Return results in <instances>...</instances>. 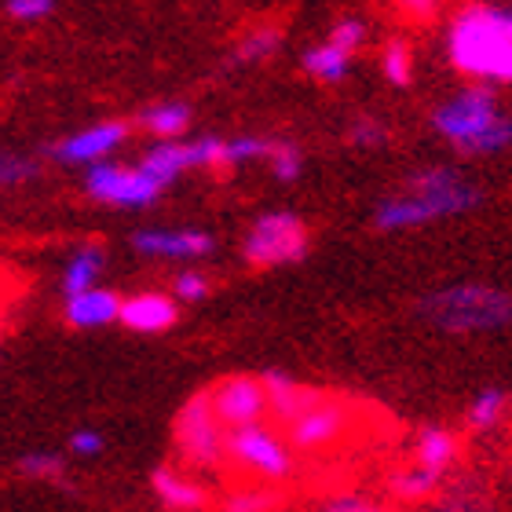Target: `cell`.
<instances>
[{
  "instance_id": "6da1fadb",
  "label": "cell",
  "mask_w": 512,
  "mask_h": 512,
  "mask_svg": "<svg viewBox=\"0 0 512 512\" xmlns=\"http://www.w3.org/2000/svg\"><path fill=\"white\" fill-rule=\"evenodd\" d=\"M483 202V191L472 180H465L450 165H425L410 172V180L399 194H388L374 209V227L392 231H414V227L439 224L450 216H465Z\"/></svg>"
},
{
  "instance_id": "7a4b0ae2",
  "label": "cell",
  "mask_w": 512,
  "mask_h": 512,
  "mask_svg": "<svg viewBox=\"0 0 512 512\" xmlns=\"http://www.w3.org/2000/svg\"><path fill=\"white\" fill-rule=\"evenodd\" d=\"M454 70L480 85H512V8L472 4L458 11L447 33Z\"/></svg>"
},
{
  "instance_id": "3957f363",
  "label": "cell",
  "mask_w": 512,
  "mask_h": 512,
  "mask_svg": "<svg viewBox=\"0 0 512 512\" xmlns=\"http://www.w3.org/2000/svg\"><path fill=\"white\" fill-rule=\"evenodd\" d=\"M432 128L450 147L472 158L502 154L512 147V118L487 85L461 88L458 96L432 110Z\"/></svg>"
},
{
  "instance_id": "277c9868",
  "label": "cell",
  "mask_w": 512,
  "mask_h": 512,
  "mask_svg": "<svg viewBox=\"0 0 512 512\" xmlns=\"http://www.w3.org/2000/svg\"><path fill=\"white\" fill-rule=\"evenodd\" d=\"M417 311L443 333H494L512 326V293L487 282H454L428 293Z\"/></svg>"
},
{
  "instance_id": "5b68a950",
  "label": "cell",
  "mask_w": 512,
  "mask_h": 512,
  "mask_svg": "<svg viewBox=\"0 0 512 512\" xmlns=\"http://www.w3.org/2000/svg\"><path fill=\"white\" fill-rule=\"evenodd\" d=\"M297 450L289 447V439L271 425H246L227 432V461H235L238 469L256 476L264 483H282L297 469Z\"/></svg>"
},
{
  "instance_id": "8992f818",
  "label": "cell",
  "mask_w": 512,
  "mask_h": 512,
  "mask_svg": "<svg viewBox=\"0 0 512 512\" xmlns=\"http://www.w3.org/2000/svg\"><path fill=\"white\" fill-rule=\"evenodd\" d=\"M311 249L308 224L300 220L297 213H264L256 216V224L246 231V242H242V256H246L249 267H286L300 264Z\"/></svg>"
},
{
  "instance_id": "52a82bcc",
  "label": "cell",
  "mask_w": 512,
  "mask_h": 512,
  "mask_svg": "<svg viewBox=\"0 0 512 512\" xmlns=\"http://www.w3.org/2000/svg\"><path fill=\"white\" fill-rule=\"evenodd\" d=\"M176 447L191 469L213 472L227 461V428L216 421L209 392L187 399L176 414Z\"/></svg>"
},
{
  "instance_id": "ba28073f",
  "label": "cell",
  "mask_w": 512,
  "mask_h": 512,
  "mask_svg": "<svg viewBox=\"0 0 512 512\" xmlns=\"http://www.w3.org/2000/svg\"><path fill=\"white\" fill-rule=\"evenodd\" d=\"M165 191V183L154 180L143 165H118V161H99L85 172V194L92 202L114 205V209H147Z\"/></svg>"
},
{
  "instance_id": "9c48e42d",
  "label": "cell",
  "mask_w": 512,
  "mask_h": 512,
  "mask_svg": "<svg viewBox=\"0 0 512 512\" xmlns=\"http://www.w3.org/2000/svg\"><path fill=\"white\" fill-rule=\"evenodd\" d=\"M348 432V410L337 399L311 395L308 406L286 421V439L293 450H326Z\"/></svg>"
},
{
  "instance_id": "30bf717a",
  "label": "cell",
  "mask_w": 512,
  "mask_h": 512,
  "mask_svg": "<svg viewBox=\"0 0 512 512\" xmlns=\"http://www.w3.org/2000/svg\"><path fill=\"white\" fill-rule=\"evenodd\" d=\"M209 406H213L216 421H220L227 432H235V428L260 425V421H264L267 392H264V384H260V377L238 374V377L220 381L216 388H209Z\"/></svg>"
},
{
  "instance_id": "8fae6325",
  "label": "cell",
  "mask_w": 512,
  "mask_h": 512,
  "mask_svg": "<svg viewBox=\"0 0 512 512\" xmlns=\"http://www.w3.org/2000/svg\"><path fill=\"white\" fill-rule=\"evenodd\" d=\"M132 249L147 260H202L213 253V235L198 227H147L132 235Z\"/></svg>"
},
{
  "instance_id": "7c38bea8",
  "label": "cell",
  "mask_w": 512,
  "mask_h": 512,
  "mask_svg": "<svg viewBox=\"0 0 512 512\" xmlns=\"http://www.w3.org/2000/svg\"><path fill=\"white\" fill-rule=\"evenodd\" d=\"M128 139L125 121H99V125H88L74 136H66L55 143V158L63 165H99V161H110V154Z\"/></svg>"
},
{
  "instance_id": "4fadbf2b",
  "label": "cell",
  "mask_w": 512,
  "mask_h": 512,
  "mask_svg": "<svg viewBox=\"0 0 512 512\" xmlns=\"http://www.w3.org/2000/svg\"><path fill=\"white\" fill-rule=\"evenodd\" d=\"M180 319V304L169 293H136V297L121 300L118 322L132 333H165Z\"/></svg>"
},
{
  "instance_id": "5bb4252c",
  "label": "cell",
  "mask_w": 512,
  "mask_h": 512,
  "mask_svg": "<svg viewBox=\"0 0 512 512\" xmlns=\"http://www.w3.org/2000/svg\"><path fill=\"white\" fill-rule=\"evenodd\" d=\"M63 315L74 330H103V326H110V322H118L121 297L114 293V289H103V286L85 289V293L66 297Z\"/></svg>"
},
{
  "instance_id": "9a60e30c",
  "label": "cell",
  "mask_w": 512,
  "mask_h": 512,
  "mask_svg": "<svg viewBox=\"0 0 512 512\" xmlns=\"http://www.w3.org/2000/svg\"><path fill=\"white\" fill-rule=\"evenodd\" d=\"M154 483V494L161 498V505H169L176 512H198L209 498H205V487L191 476H183L176 469H158L150 476Z\"/></svg>"
},
{
  "instance_id": "2e32d148",
  "label": "cell",
  "mask_w": 512,
  "mask_h": 512,
  "mask_svg": "<svg viewBox=\"0 0 512 512\" xmlns=\"http://www.w3.org/2000/svg\"><path fill=\"white\" fill-rule=\"evenodd\" d=\"M260 384H264V392H267V414H275L282 425L297 414L300 406H308L311 395H315V392H308L304 384L293 381L289 374H278V370L260 377Z\"/></svg>"
},
{
  "instance_id": "e0dca14e",
  "label": "cell",
  "mask_w": 512,
  "mask_h": 512,
  "mask_svg": "<svg viewBox=\"0 0 512 512\" xmlns=\"http://www.w3.org/2000/svg\"><path fill=\"white\" fill-rule=\"evenodd\" d=\"M103 267H107V253L99 246H81L70 253L63 267V293L66 297H74V293H85V289H96L99 286V275H103Z\"/></svg>"
},
{
  "instance_id": "ac0fdd59",
  "label": "cell",
  "mask_w": 512,
  "mask_h": 512,
  "mask_svg": "<svg viewBox=\"0 0 512 512\" xmlns=\"http://www.w3.org/2000/svg\"><path fill=\"white\" fill-rule=\"evenodd\" d=\"M139 125L143 132L158 139V143H169V139H183V132L191 128V107L187 103H154L139 114Z\"/></svg>"
},
{
  "instance_id": "d6986e66",
  "label": "cell",
  "mask_w": 512,
  "mask_h": 512,
  "mask_svg": "<svg viewBox=\"0 0 512 512\" xmlns=\"http://www.w3.org/2000/svg\"><path fill=\"white\" fill-rule=\"evenodd\" d=\"M352 59L355 55L341 52L337 44L322 41L304 52V70H308L315 81H322V85H341L344 77L352 74Z\"/></svg>"
},
{
  "instance_id": "ffe728a7",
  "label": "cell",
  "mask_w": 512,
  "mask_h": 512,
  "mask_svg": "<svg viewBox=\"0 0 512 512\" xmlns=\"http://www.w3.org/2000/svg\"><path fill=\"white\" fill-rule=\"evenodd\" d=\"M417 465H425L432 472H443L458 461V436L450 432V428H425L421 436H417Z\"/></svg>"
},
{
  "instance_id": "44dd1931",
  "label": "cell",
  "mask_w": 512,
  "mask_h": 512,
  "mask_svg": "<svg viewBox=\"0 0 512 512\" xmlns=\"http://www.w3.org/2000/svg\"><path fill=\"white\" fill-rule=\"evenodd\" d=\"M439 472H432V469H425V465H410V469H403V472H395L392 476V494L395 498H403V502H425V498H432L436 494V487H439Z\"/></svg>"
},
{
  "instance_id": "7402d4cb",
  "label": "cell",
  "mask_w": 512,
  "mask_h": 512,
  "mask_svg": "<svg viewBox=\"0 0 512 512\" xmlns=\"http://www.w3.org/2000/svg\"><path fill=\"white\" fill-rule=\"evenodd\" d=\"M278 48H282V33L275 26H256L235 48V59L238 63H267L271 55H278Z\"/></svg>"
},
{
  "instance_id": "603a6c76",
  "label": "cell",
  "mask_w": 512,
  "mask_h": 512,
  "mask_svg": "<svg viewBox=\"0 0 512 512\" xmlns=\"http://www.w3.org/2000/svg\"><path fill=\"white\" fill-rule=\"evenodd\" d=\"M267 165H271V176H275L278 183H297L300 172H304V154H300L293 143H286V139H271Z\"/></svg>"
},
{
  "instance_id": "cb8c5ba5",
  "label": "cell",
  "mask_w": 512,
  "mask_h": 512,
  "mask_svg": "<svg viewBox=\"0 0 512 512\" xmlns=\"http://www.w3.org/2000/svg\"><path fill=\"white\" fill-rule=\"evenodd\" d=\"M505 406H509V399H505L502 388H487V392H480L469 403V425L476 428V432H487V428H494L502 421Z\"/></svg>"
},
{
  "instance_id": "d4e9b609",
  "label": "cell",
  "mask_w": 512,
  "mask_h": 512,
  "mask_svg": "<svg viewBox=\"0 0 512 512\" xmlns=\"http://www.w3.org/2000/svg\"><path fill=\"white\" fill-rule=\"evenodd\" d=\"M381 74L388 77L392 85H399V88L410 85V77H414V55H410V48H406L403 41H392L388 48H384Z\"/></svg>"
},
{
  "instance_id": "484cf974",
  "label": "cell",
  "mask_w": 512,
  "mask_h": 512,
  "mask_svg": "<svg viewBox=\"0 0 512 512\" xmlns=\"http://www.w3.org/2000/svg\"><path fill=\"white\" fill-rule=\"evenodd\" d=\"M169 297L176 300V304H198V300L209 297V278H205L198 267H187V271H180V275L172 278Z\"/></svg>"
},
{
  "instance_id": "4316f807",
  "label": "cell",
  "mask_w": 512,
  "mask_h": 512,
  "mask_svg": "<svg viewBox=\"0 0 512 512\" xmlns=\"http://www.w3.org/2000/svg\"><path fill=\"white\" fill-rule=\"evenodd\" d=\"M330 44H337L341 52L355 55L359 48L366 44V22L363 19H355V15H344V19H337L330 26V37H326Z\"/></svg>"
},
{
  "instance_id": "83f0119b",
  "label": "cell",
  "mask_w": 512,
  "mask_h": 512,
  "mask_svg": "<svg viewBox=\"0 0 512 512\" xmlns=\"http://www.w3.org/2000/svg\"><path fill=\"white\" fill-rule=\"evenodd\" d=\"M19 469L30 480H55V476H63V458L52 454V450H33V454H26L19 461Z\"/></svg>"
},
{
  "instance_id": "f1b7e54d",
  "label": "cell",
  "mask_w": 512,
  "mask_h": 512,
  "mask_svg": "<svg viewBox=\"0 0 512 512\" xmlns=\"http://www.w3.org/2000/svg\"><path fill=\"white\" fill-rule=\"evenodd\" d=\"M37 165L30 158H19V154H0V191L4 187H15V183L30 180Z\"/></svg>"
},
{
  "instance_id": "f546056e",
  "label": "cell",
  "mask_w": 512,
  "mask_h": 512,
  "mask_svg": "<svg viewBox=\"0 0 512 512\" xmlns=\"http://www.w3.org/2000/svg\"><path fill=\"white\" fill-rule=\"evenodd\" d=\"M271 502H275V498H271V494L267 491H238V494H231V498H227L224 502V512H267L271 509Z\"/></svg>"
},
{
  "instance_id": "4dcf8cb0",
  "label": "cell",
  "mask_w": 512,
  "mask_h": 512,
  "mask_svg": "<svg viewBox=\"0 0 512 512\" xmlns=\"http://www.w3.org/2000/svg\"><path fill=\"white\" fill-rule=\"evenodd\" d=\"M55 11V0H8V15L19 22H41Z\"/></svg>"
},
{
  "instance_id": "1f68e13d",
  "label": "cell",
  "mask_w": 512,
  "mask_h": 512,
  "mask_svg": "<svg viewBox=\"0 0 512 512\" xmlns=\"http://www.w3.org/2000/svg\"><path fill=\"white\" fill-rule=\"evenodd\" d=\"M348 139H352L355 147H381L384 139H388V132H384V125H377V121L359 118L348 128Z\"/></svg>"
},
{
  "instance_id": "d6a6232c",
  "label": "cell",
  "mask_w": 512,
  "mask_h": 512,
  "mask_svg": "<svg viewBox=\"0 0 512 512\" xmlns=\"http://www.w3.org/2000/svg\"><path fill=\"white\" fill-rule=\"evenodd\" d=\"M70 450H74L77 458H96V454H103V436H99L96 428H77L74 436H70Z\"/></svg>"
},
{
  "instance_id": "836d02e7",
  "label": "cell",
  "mask_w": 512,
  "mask_h": 512,
  "mask_svg": "<svg viewBox=\"0 0 512 512\" xmlns=\"http://www.w3.org/2000/svg\"><path fill=\"white\" fill-rule=\"evenodd\" d=\"M326 512H381L374 502H366V498H355V494H348V498H337V502L326 505Z\"/></svg>"
},
{
  "instance_id": "e575fe53",
  "label": "cell",
  "mask_w": 512,
  "mask_h": 512,
  "mask_svg": "<svg viewBox=\"0 0 512 512\" xmlns=\"http://www.w3.org/2000/svg\"><path fill=\"white\" fill-rule=\"evenodd\" d=\"M399 8L410 11V15H432L436 0H399Z\"/></svg>"
}]
</instances>
